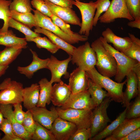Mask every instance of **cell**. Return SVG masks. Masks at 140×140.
<instances>
[{"mask_svg": "<svg viewBox=\"0 0 140 140\" xmlns=\"http://www.w3.org/2000/svg\"><path fill=\"white\" fill-rule=\"evenodd\" d=\"M90 45L96 54V66L98 72L109 78L115 76L117 72V65L114 57L105 48L99 38Z\"/></svg>", "mask_w": 140, "mask_h": 140, "instance_id": "1", "label": "cell"}, {"mask_svg": "<svg viewBox=\"0 0 140 140\" xmlns=\"http://www.w3.org/2000/svg\"><path fill=\"white\" fill-rule=\"evenodd\" d=\"M86 72L89 78L106 90L108 97L110 98L111 101L122 103L123 99V88L126 83V80L120 83L114 81L110 78L100 74L95 67Z\"/></svg>", "mask_w": 140, "mask_h": 140, "instance_id": "2", "label": "cell"}, {"mask_svg": "<svg viewBox=\"0 0 140 140\" xmlns=\"http://www.w3.org/2000/svg\"><path fill=\"white\" fill-rule=\"evenodd\" d=\"M99 38L103 46L114 57L116 61L117 70L114 76L115 80L118 82H122L128 74L139 63L115 49L108 43L102 36Z\"/></svg>", "mask_w": 140, "mask_h": 140, "instance_id": "3", "label": "cell"}, {"mask_svg": "<svg viewBox=\"0 0 140 140\" xmlns=\"http://www.w3.org/2000/svg\"><path fill=\"white\" fill-rule=\"evenodd\" d=\"M96 60L95 52L87 41L76 48L71 56V61L80 69L86 71L95 67Z\"/></svg>", "mask_w": 140, "mask_h": 140, "instance_id": "4", "label": "cell"}, {"mask_svg": "<svg viewBox=\"0 0 140 140\" xmlns=\"http://www.w3.org/2000/svg\"><path fill=\"white\" fill-rule=\"evenodd\" d=\"M23 84L10 78L0 84V104H12L23 102Z\"/></svg>", "mask_w": 140, "mask_h": 140, "instance_id": "5", "label": "cell"}, {"mask_svg": "<svg viewBox=\"0 0 140 140\" xmlns=\"http://www.w3.org/2000/svg\"><path fill=\"white\" fill-rule=\"evenodd\" d=\"M59 117L74 124L78 129L90 128L92 110L68 108H56Z\"/></svg>", "mask_w": 140, "mask_h": 140, "instance_id": "6", "label": "cell"}, {"mask_svg": "<svg viewBox=\"0 0 140 140\" xmlns=\"http://www.w3.org/2000/svg\"><path fill=\"white\" fill-rule=\"evenodd\" d=\"M111 101L109 97H106L102 103L92 111L90 127L91 138L90 140L102 130L111 122L107 112V110Z\"/></svg>", "mask_w": 140, "mask_h": 140, "instance_id": "7", "label": "cell"}, {"mask_svg": "<svg viewBox=\"0 0 140 140\" xmlns=\"http://www.w3.org/2000/svg\"><path fill=\"white\" fill-rule=\"evenodd\" d=\"M73 3L79 9L81 15V26L78 33L81 35L88 37L93 26V21L96 10V2L91 1L86 3L74 1Z\"/></svg>", "mask_w": 140, "mask_h": 140, "instance_id": "8", "label": "cell"}, {"mask_svg": "<svg viewBox=\"0 0 140 140\" xmlns=\"http://www.w3.org/2000/svg\"><path fill=\"white\" fill-rule=\"evenodd\" d=\"M119 18H123L129 21L134 20L130 14L125 0H112L107 10L99 19L101 23L108 24Z\"/></svg>", "mask_w": 140, "mask_h": 140, "instance_id": "9", "label": "cell"}, {"mask_svg": "<svg viewBox=\"0 0 140 140\" xmlns=\"http://www.w3.org/2000/svg\"><path fill=\"white\" fill-rule=\"evenodd\" d=\"M35 18L37 26L47 30L58 36L71 44L79 42L63 32L52 21L50 18L43 14L37 10L32 9Z\"/></svg>", "mask_w": 140, "mask_h": 140, "instance_id": "10", "label": "cell"}, {"mask_svg": "<svg viewBox=\"0 0 140 140\" xmlns=\"http://www.w3.org/2000/svg\"><path fill=\"white\" fill-rule=\"evenodd\" d=\"M96 107L87 90L75 94L71 93L65 104L60 108L63 110L71 108L92 110Z\"/></svg>", "mask_w": 140, "mask_h": 140, "instance_id": "11", "label": "cell"}, {"mask_svg": "<svg viewBox=\"0 0 140 140\" xmlns=\"http://www.w3.org/2000/svg\"><path fill=\"white\" fill-rule=\"evenodd\" d=\"M77 129L73 123L59 117L55 120L50 130L56 140H69Z\"/></svg>", "mask_w": 140, "mask_h": 140, "instance_id": "12", "label": "cell"}, {"mask_svg": "<svg viewBox=\"0 0 140 140\" xmlns=\"http://www.w3.org/2000/svg\"><path fill=\"white\" fill-rule=\"evenodd\" d=\"M34 120L48 130H50L55 120L59 116L55 107L52 106L50 110L46 107L36 106L29 110Z\"/></svg>", "mask_w": 140, "mask_h": 140, "instance_id": "13", "label": "cell"}, {"mask_svg": "<svg viewBox=\"0 0 140 140\" xmlns=\"http://www.w3.org/2000/svg\"><path fill=\"white\" fill-rule=\"evenodd\" d=\"M47 65V69H49L51 74L50 82L59 83L62 81L61 77L67 75V69L69 62L71 61V56L62 60H59L53 55H51Z\"/></svg>", "mask_w": 140, "mask_h": 140, "instance_id": "14", "label": "cell"}, {"mask_svg": "<svg viewBox=\"0 0 140 140\" xmlns=\"http://www.w3.org/2000/svg\"><path fill=\"white\" fill-rule=\"evenodd\" d=\"M45 1L53 15L67 24L81 27V22L80 19L72 8L58 6L48 1Z\"/></svg>", "mask_w": 140, "mask_h": 140, "instance_id": "15", "label": "cell"}, {"mask_svg": "<svg viewBox=\"0 0 140 140\" xmlns=\"http://www.w3.org/2000/svg\"><path fill=\"white\" fill-rule=\"evenodd\" d=\"M12 104H0V109L4 118L10 121L15 135L24 140L31 139L32 135L24 128L22 124L18 122L14 117Z\"/></svg>", "mask_w": 140, "mask_h": 140, "instance_id": "16", "label": "cell"}, {"mask_svg": "<svg viewBox=\"0 0 140 140\" xmlns=\"http://www.w3.org/2000/svg\"><path fill=\"white\" fill-rule=\"evenodd\" d=\"M89 78L86 71L78 67L69 76L68 85L72 93L75 94L88 90Z\"/></svg>", "mask_w": 140, "mask_h": 140, "instance_id": "17", "label": "cell"}, {"mask_svg": "<svg viewBox=\"0 0 140 140\" xmlns=\"http://www.w3.org/2000/svg\"><path fill=\"white\" fill-rule=\"evenodd\" d=\"M126 88L123 93V99L121 103L124 107H128L131 100L140 95V86L136 74L131 70L127 75Z\"/></svg>", "mask_w": 140, "mask_h": 140, "instance_id": "18", "label": "cell"}, {"mask_svg": "<svg viewBox=\"0 0 140 140\" xmlns=\"http://www.w3.org/2000/svg\"><path fill=\"white\" fill-rule=\"evenodd\" d=\"M140 128V118L125 119L105 140H120L132 131Z\"/></svg>", "mask_w": 140, "mask_h": 140, "instance_id": "19", "label": "cell"}, {"mask_svg": "<svg viewBox=\"0 0 140 140\" xmlns=\"http://www.w3.org/2000/svg\"><path fill=\"white\" fill-rule=\"evenodd\" d=\"M102 35L108 43L112 44L115 49L123 53L127 50L132 44V41L129 37H122L118 36L109 27L102 32Z\"/></svg>", "mask_w": 140, "mask_h": 140, "instance_id": "20", "label": "cell"}, {"mask_svg": "<svg viewBox=\"0 0 140 140\" xmlns=\"http://www.w3.org/2000/svg\"><path fill=\"white\" fill-rule=\"evenodd\" d=\"M71 92L68 85L62 81L52 86L51 101L54 106L61 107L68 99Z\"/></svg>", "mask_w": 140, "mask_h": 140, "instance_id": "21", "label": "cell"}, {"mask_svg": "<svg viewBox=\"0 0 140 140\" xmlns=\"http://www.w3.org/2000/svg\"><path fill=\"white\" fill-rule=\"evenodd\" d=\"M32 55V60L27 66L25 67L18 66L17 70L20 74L24 75L29 79L31 78L34 73L40 69L47 68L50 58L42 59L38 57L36 52L30 49Z\"/></svg>", "mask_w": 140, "mask_h": 140, "instance_id": "22", "label": "cell"}, {"mask_svg": "<svg viewBox=\"0 0 140 140\" xmlns=\"http://www.w3.org/2000/svg\"><path fill=\"white\" fill-rule=\"evenodd\" d=\"M39 85L37 83H33L30 86L23 88L22 102L25 108L27 110L36 106L39 100Z\"/></svg>", "mask_w": 140, "mask_h": 140, "instance_id": "23", "label": "cell"}, {"mask_svg": "<svg viewBox=\"0 0 140 140\" xmlns=\"http://www.w3.org/2000/svg\"><path fill=\"white\" fill-rule=\"evenodd\" d=\"M35 27L34 29L35 32L45 35L53 43L57 46L60 49L65 51L69 56H72L76 47L67 43L58 36L47 30L38 26Z\"/></svg>", "mask_w": 140, "mask_h": 140, "instance_id": "24", "label": "cell"}, {"mask_svg": "<svg viewBox=\"0 0 140 140\" xmlns=\"http://www.w3.org/2000/svg\"><path fill=\"white\" fill-rule=\"evenodd\" d=\"M40 87L39 97L37 106L46 107L51 101L52 84L46 78L41 79L39 82Z\"/></svg>", "mask_w": 140, "mask_h": 140, "instance_id": "25", "label": "cell"}, {"mask_svg": "<svg viewBox=\"0 0 140 140\" xmlns=\"http://www.w3.org/2000/svg\"><path fill=\"white\" fill-rule=\"evenodd\" d=\"M128 107L117 116L109 125L94 137L91 140H102L110 135L119 125L125 119V114Z\"/></svg>", "mask_w": 140, "mask_h": 140, "instance_id": "26", "label": "cell"}, {"mask_svg": "<svg viewBox=\"0 0 140 140\" xmlns=\"http://www.w3.org/2000/svg\"><path fill=\"white\" fill-rule=\"evenodd\" d=\"M23 47L20 46H6L0 51V66L9 65L21 52Z\"/></svg>", "mask_w": 140, "mask_h": 140, "instance_id": "27", "label": "cell"}, {"mask_svg": "<svg viewBox=\"0 0 140 140\" xmlns=\"http://www.w3.org/2000/svg\"><path fill=\"white\" fill-rule=\"evenodd\" d=\"M27 43L25 38L16 37L11 30L0 33V45L6 46H18L23 49L27 48Z\"/></svg>", "mask_w": 140, "mask_h": 140, "instance_id": "28", "label": "cell"}, {"mask_svg": "<svg viewBox=\"0 0 140 140\" xmlns=\"http://www.w3.org/2000/svg\"><path fill=\"white\" fill-rule=\"evenodd\" d=\"M88 90L96 106L100 105L106 97H108L107 92L89 78Z\"/></svg>", "mask_w": 140, "mask_h": 140, "instance_id": "29", "label": "cell"}, {"mask_svg": "<svg viewBox=\"0 0 140 140\" xmlns=\"http://www.w3.org/2000/svg\"><path fill=\"white\" fill-rule=\"evenodd\" d=\"M53 22L63 32L80 41H85L88 39V37L74 32L71 29L70 26L59 18L53 15L50 17Z\"/></svg>", "mask_w": 140, "mask_h": 140, "instance_id": "30", "label": "cell"}, {"mask_svg": "<svg viewBox=\"0 0 140 140\" xmlns=\"http://www.w3.org/2000/svg\"><path fill=\"white\" fill-rule=\"evenodd\" d=\"M11 1V0H0V19L4 22L2 27L0 28V33L6 32L8 30V22L11 18L9 6Z\"/></svg>", "mask_w": 140, "mask_h": 140, "instance_id": "31", "label": "cell"}, {"mask_svg": "<svg viewBox=\"0 0 140 140\" xmlns=\"http://www.w3.org/2000/svg\"><path fill=\"white\" fill-rule=\"evenodd\" d=\"M8 24L9 27L15 29L23 33L27 41H31L32 39L40 36L39 33L32 31L27 26L12 18L10 19Z\"/></svg>", "mask_w": 140, "mask_h": 140, "instance_id": "32", "label": "cell"}, {"mask_svg": "<svg viewBox=\"0 0 140 140\" xmlns=\"http://www.w3.org/2000/svg\"><path fill=\"white\" fill-rule=\"evenodd\" d=\"M128 35L132 41V44L123 53L128 57L140 63V39L133 34L129 33Z\"/></svg>", "mask_w": 140, "mask_h": 140, "instance_id": "33", "label": "cell"}, {"mask_svg": "<svg viewBox=\"0 0 140 140\" xmlns=\"http://www.w3.org/2000/svg\"><path fill=\"white\" fill-rule=\"evenodd\" d=\"M11 18L24 24L30 29L37 26V24L34 14L31 12L20 13L11 11Z\"/></svg>", "mask_w": 140, "mask_h": 140, "instance_id": "34", "label": "cell"}, {"mask_svg": "<svg viewBox=\"0 0 140 140\" xmlns=\"http://www.w3.org/2000/svg\"><path fill=\"white\" fill-rule=\"evenodd\" d=\"M31 41L35 43L38 48L46 49L53 54L56 53L60 49L57 46L46 37L38 36L32 39Z\"/></svg>", "mask_w": 140, "mask_h": 140, "instance_id": "35", "label": "cell"}, {"mask_svg": "<svg viewBox=\"0 0 140 140\" xmlns=\"http://www.w3.org/2000/svg\"><path fill=\"white\" fill-rule=\"evenodd\" d=\"M36 127L32 135L33 140H56L51 131L36 122Z\"/></svg>", "mask_w": 140, "mask_h": 140, "instance_id": "36", "label": "cell"}, {"mask_svg": "<svg viewBox=\"0 0 140 140\" xmlns=\"http://www.w3.org/2000/svg\"><path fill=\"white\" fill-rule=\"evenodd\" d=\"M30 0H12L9 6L11 11L20 13L31 12L32 10Z\"/></svg>", "mask_w": 140, "mask_h": 140, "instance_id": "37", "label": "cell"}, {"mask_svg": "<svg viewBox=\"0 0 140 140\" xmlns=\"http://www.w3.org/2000/svg\"><path fill=\"white\" fill-rule=\"evenodd\" d=\"M140 117V95L135 97L128 107L125 119H132Z\"/></svg>", "mask_w": 140, "mask_h": 140, "instance_id": "38", "label": "cell"}, {"mask_svg": "<svg viewBox=\"0 0 140 140\" xmlns=\"http://www.w3.org/2000/svg\"><path fill=\"white\" fill-rule=\"evenodd\" d=\"M96 10L94 18L93 25L95 26L99 21V18L101 14L106 11L109 8L110 4V0H97Z\"/></svg>", "mask_w": 140, "mask_h": 140, "instance_id": "39", "label": "cell"}, {"mask_svg": "<svg viewBox=\"0 0 140 140\" xmlns=\"http://www.w3.org/2000/svg\"><path fill=\"white\" fill-rule=\"evenodd\" d=\"M22 124L26 130L32 135L36 128V123L30 110L25 112Z\"/></svg>", "mask_w": 140, "mask_h": 140, "instance_id": "40", "label": "cell"}, {"mask_svg": "<svg viewBox=\"0 0 140 140\" xmlns=\"http://www.w3.org/2000/svg\"><path fill=\"white\" fill-rule=\"evenodd\" d=\"M129 12L134 19L140 18V0H125Z\"/></svg>", "mask_w": 140, "mask_h": 140, "instance_id": "41", "label": "cell"}, {"mask_svg": "<svg viewBox=\"0 0 140 140\" xmlns=\"http://www.w3.org/2000/svg\"><path fill=\"white\" fill-rule=\"evenodd\" d=\"M32 6L43 14L50 18L53 15L44 0H31Z\"/></svg>", "mask_w": 140, "mask_h": 140, "instance_id": "42", "label": "cell"}, {"mask_svg": "<svg viewBox=\"0 0 140 140\" xmlns=\"http://www.w3.org/2000/svg\"><path fill=\"white\" fill-rule=\"evenodd\" d=\"M91 138L90 128L78 129L69 140H88Z\"/></svg>", "mask_w": 140, "mask_h": 140, "instance_id": "43", "label": "cell"}, {"mask_svg": "<svg viewBox=\"0 0 140 140\" xmlns=\"http://www.w3.org/2000/svg\"><path fill=\"white\" fill-rule=\"evenodd\" d=\"M15 118L19 123L22 124L25 117V113L22 109V103H19L13 105Z\"/></svg>", "mask_w": 140, "mask_h": 140, "instance_id": "44", "label": "cell"}, {"mask_svg": "<svg viewBox=\"0 0 140 140\" xmlns=\"http://www.w3.org/2000/svg\"><path fill=\"white\" fill-rule=\"evenodd\" d=\"M0 130L3 132L5 135L12 136H16L14 133L10 121L7 118H4L1 125Z\"/></svg>", "mask_w": 140, "mask_h": 140, "instance_id": "45", "label": "cell"}, {"mask_svg": "<svg viewBox=\"0 0 140 140\" xmlns=\"http://www.w3.org/2000/svg\"><path fill=\"white\" fill-rule=\"evenodd\" d=\"M47 1L55 5L72 8L74 0H44Z\"/></svg>", "mask_w": 140, "mask_h": 140, "instance_id": "46", "label": "cell"}, {"mask_svg": "<svg viewBox=\"0 0 140 140\" xmlns=\"http://www.w3.org/2000/svg\"><path fill=\"white\" fill-rule=\"evenodd\" d=\"M140 140V128L132 131L120 140Z\"/></svg>", "mask_w": 140, "mask_h": 140, "instance_id": "47", "label": "cell"}, {"mask_svg": "<svg viewBox=\"0 0 140 140\" xmlns=\"http://www.w3.org/2000/svg\"><path fill=\"white\" fill-rule=\"evenodd\" d=\"M128 25L132 28H135L140 29V18L134 19L130 21L127 23Z\"/></svg>", "mask_w": 140, "mask_h": 140, "instance_id": "48", "label": "cell"}, {"mask_svg": "<svg viewBox=\"0 0 140 140\" xmlns=\"http://www.w3.org/2000/svg\"><path fill=\"white\" fill-rule=\"evenodd\" d=\"M1 140H24L17 136H12L5 135L1 139Z\"/></svg>", "mask_w": 140, "mask_h": 140, "instance_id": "49", "label": "cell"}, {"mask_svg": "<svg viewBox=\"0 0 140 140\" xmlns=\"http://www.w3.org/2000/svg\"><path fill=\"white\" fill-rule=\"evenodd\" d=\"M9 67V65L0 66V77L5 73Z\"/></svg>", "mask_w": 140, "mask_h": 140, "instance_id": "50", "label": "cell"}, {"mask_svg": "<svg viewBox=\"0 0 140 140\" xmlns=\"http://www.w3.org/2000/svg\"><path fill=\"white\" fill-rule=\"evenodd\" d=\"M3 118L4 117L3 114L0 109V130L1 125Z\"/></svg>", "mask_w": 140, "mask_h": 140, "instance_id": "51", "label": "cell"}, {"mask_svg": "<svg viewBox=\"0 0 140 140\" xmlns=\"http://www.w3.org/2000/svg\"><path fill=\"white\" fill-rule=\"evenodd\" d=\"M1 134L0 132V140H1Z\"/></svg>", "mask_w": 140, "mask_h": 140, "instance_id": "52", "label": "cell"}, {"mask_svg": "<svg viewBox=\"0 0 140 140\" xmlns=\"http://www.w3.org/2000/svg\"><path fill=\"white\" fill-rule=\"evenodd\" d=\"M75 1H80V0H74Z\"/></svg>", "mask_w": 140, "mask_h": 140, "instance_id": "53", "label": "cell"}]
</instances>
